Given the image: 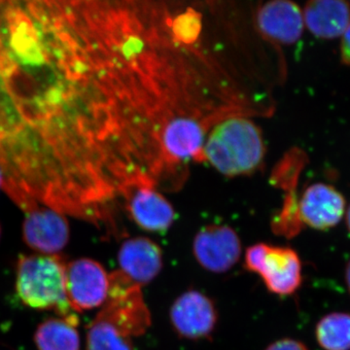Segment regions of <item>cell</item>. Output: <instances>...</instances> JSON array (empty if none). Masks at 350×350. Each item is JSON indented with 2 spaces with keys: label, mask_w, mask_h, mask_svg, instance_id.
<instances>
[{
  "label": "cell",
  "mask_w": 350,
  "mask_h": 350,
  "mask_svg": "<svg viewBox=\"0 0 350 350\" xmlns=\"http://www.w3.org/2000/svg\"><path fill=\"white\" fill-rule=\"evenodd\" d=\"M206 162L226 176L256 172L266 155L262 131L247 116L223 119L207 133L204 144Z\"/></svg>",
  "instance_id": "2"
},
{
  "label": "cell",
  "mask_w": 350,
  "mask_h": 350,
  "mask_svg": "<svg viewBox=\"0 0 350 350\" xmlns=\"http://www.w3.org/2000/svg\"><path fill=\"white\" fill-rule=\"evenodd\" d=\"M257 31L262 39L275 44L291 45L303 34V11L292 0H269L257 9Z\"/></svg>",
  "instance_id": "9"
},
{
  "label": "cell",
  "mask_w": 350,
  "mask_h": 350,
  "mask_svg": "<svg viewBox=\"0 0 350 350\" xmlns=\"http://www.w3.org/2000/svg\"><path fill=\"white\" fill-rule=\"evenodd\" d=\"M118 262L122 273L142 286L153 282L162 271V248L145 237L126 239L120 247Z\"/></svg>",
  "instance_id": "13"
},
{
  "label": "cell",
  "mask_w": 350,
  "mask_h": 350,
  "mask_svg": "<svg viewBox=\"0 0 350 350\" xmlns=\"http://www.w3.org/2000/svg\"><path fill=\"white\" fill-rule=\"evenodd\" d=\"M266 350H308V349L300 340L285 338L269 345Z\"/></svg>",
  "instance_id": "18"
},
{
  "label": "cell",
  "mask_w": 350,
  "mask_h": 350,
  "mask_svg": "<svg viewBox=\"0 0 350 350\" xmlns=\"http://www.w3.org/2000/svg\"><path fill=\"white\" fill-rule=\"evenodd\" d=\"M66 258L24 255L17 262L16 291L25 306L53 310L64 319L73 314L66 293Z\"/></svg>",
  "instance_id": "3"
},
{
  "label": "cell",
  "mask_w": 350,
  "mask_h": 350,
  "mask_svg": "<svg viewBox=\"0 0 350 350\" xmlns=\"http://www.w3.org/2000/svg\"><path fill=\"white\" fill-rule=\"evenodd\" d=\"M340 59L345 66H350V23L344 33L340 42Z\"/></svg>",
  "instance_id": "19"
},
{
  "label": "cell",
  "mask_w": 350,
  "mask_h": 350,
  "mask_svg": "<svg viewBox=\"0 0 350 350\" xmlns=\"http://www.w3.org/2000/svg\"><path fill=\"white\" fill-rule=\"evenodd\" d=\"M241 239L232 228L226 225H209L197 232L193 241L196 261L207 271L224 273L239 261Z\"/></svg>",
  "instance_id": "8"
},
{
  "label": "cell",
  "mask_w": 350,
  "mask_h": 350,
  "mask_svg": "<svg viewBox=\"0 0 350 350\" xmlns=\"http://www.w3.org/2000/svg\"><path fill=\"white\" fill-rule=\"evenodd\" d=\"M98 317L133 340L144 335L152 323L150 310L145 303L142 286L121 271L110 273L107 299Z\"/></svg>",
  "instance_id": "4"
},
{
  "label": "cell",
  "mask_w": 350,
  "mask_h": 350,
  "mask_svg": "<svg viewBox=\"0 0 350 350\" xmlns=\"http://www.w3.org/2000/svg\"><path fill=\"white\" fill-rule=\"evenodd\" d=\"M315 338L324 350H350V313L332 312L319 320Z\"/></svg>",
  "instance_id": "16"
},
{
  "label": "cell",
  "mask_w": 350,
  "mask_h": 350,
  "mask_svg": "<svg viewBox=\"0 0 350 350\" xmlns=\"http://www.w3.org/2000/svg\"><path fill=\"white\" fill-rule=\"evenodd\" d=\"M181 92L137 0H0V170L25 213L96 226L154 186Z\"/></svg>",
  "instance_id": "1"
},
{
  "label": "cell",
  "mask_w": 350,
  "mask_h": 350,
  "mask_svg": "<svg viewBox=\"0 0 350 350\" xmlns=\"http://www.w3.org/2000/svg\"><path fill=\"white\" fill-rule=\"evenodd\" d=\"M244 267L261 276L267 289L278 296L296 293L303 282L300 257L290 247L254 244L246 250Z\"/></svg>",
  "instance_id": "5"
},
{
  "label": "cell",
  "mask_w": 350,
  "mask_h": 350,
  "mask_svg": "<svg viewBox=\"0 0 350 350\" xmlns=\"http://www.w3.org/2000/svg\"><path fill=\"white\" fill-rule=\"evenodd\" d=\"M126 211L144 231L165 232L175 218L174 207L160 190L152 186L133 189L125 198Z\"/></svg>",
  "instance_id": "12"
},
{
  "label": "cell",
  "mask_w": 350,
  "mask_h": 350,
  "mask_svg": "<svg viewBox=\"0 0 350 350\" xmlns=\"http://www.w3.org/2000/svg\"><path fill=\"white\" fill-rule=\"evenodd\" d=\"M347 229H349V231L350 232V206L349 207V211H347Z\"/></svg>",
  "instance_id": "21"
},
{
  "label": "cell",
  "mask_w": 350,
  "mask_h": 350,
  "mask_svg": "<svg viewBox=\"0 0 350 350\" xmlns=\"http://www.w3.org/2000/svg\"><path fill=\"white\" fill-rule=\"evenodd\" d=\"M172 329L178 337L209 340L218 323V310L211 297L190 289L177 297L170 310Z\"/></svg>",
  "instance_id": "6"
},
{
  "label": "cell",
  "mask_w": 350,
  "mask_h": 350,
  "mask_svg": "<svg viewBox=\"0 0 350 350\" xmlns=\"http://www.w3.org/2000/svg\"><path fill=\"white\" fill-rule=\"evenodd\" d=\"M345 208V198L340 192L327 184L317 183L306 189L297 204V213L301 225L325 231L340 223Z\"/></svg>",
  "instance_id": "10"
},
{
  "label": "cell",
  "mask_w": 350,
  "mask_h": 350,
  "mask_svg": "<svg viewBox=\"0 0 350 350\" xmlns=\"http://www.w3.org/2000/svg\"><path fill=\"white\" fill-rule=\"evenodd\" d=\"M23 232L29 247L45 254L59 252L69 239L66 219L63 214L47 207L27 211Z\"/></svg>",
  "instance_id": "11"
},
{
  "label": "cell",
  "mask_w": 350,
  "mask_h": 350,
  "mask_svg": "<svg viewBox=\"0 0 350 350\" xmlns=\"http://www.w3.org/2000/svg\"><path fill=\"white\" fill-rule=\"evenodd\" d=\"M2 181H3V175H2L1 170H0V185H1Z\"/></svg>",
  "instance_id": "22"
},
{
  "label": "cell",
  "mask_w": 350,
  "mask_h": 350,
  "mask_svg": "<svg viewBox=\"0 0 350 350\" xmlns=\"http://www.w3.org/2000/svg\"><path fill=\"white\" fill-rule=\"evenodd\" d=\"M108 290L109 275L100 262L88 258L66 262V293L71 310L83 312L103 306Z\"/></svg>",
  "instance_id": "7"
},
{
  "label": "cell",
  "mask_w": 350,
  "mask_h": 350,
  "mask_svg": "<svg viewBox=\"0 0 350 350\" xmlns=\"http://www.w3.org/2000/svg\"><path fill=\"white\" fill-rule=\"evenodd\" d=\"M64 319H49L38 326L34 342L38 350H80L79 333Z\"/></svg>",
  "instance_id": "15"
},
{
  "label": "cell",
  "mask_w": 350,
  "mask_h": 350,
  "mask_svg": "<svg viewBox=\"0 0 350 350\" xmlns=\"http://www.w3.org/2000/svg\"><path fill=\"white\" fill-rule=\"evenodd\" d=\"M345 282H347V288H349L350 293V260L349 262H347V267H345Z\"/></svg>",
  "instance_id": "20"
},
{
  "label": "cell",
  "mask_w": 350,
  "mask_h": 350,
  "mask_svg": "<svg viewBox=\"0 0 350 350\" xmlns=\"http://www.w3.org/2000/svg\"><path fill=\"white\" fill-rule=\"evenodd\" d=\"M304 23L315 38L335 39L344 33L350 23L347 0H308Z\"/></svg>",
  "instance_id": "14"
},
{
  "label": "cell",
  "mask_w": 350,
  "mask_h": 350,
  "mask_svg": "<svg viewBox=\"0 0 350 350\" xmlns=\"http://www.w3.org/2000/svg\"><path fill=\"white\" fill-rule=\"evenodd\" d=\"M87 350H135L133 338L96 315L87 327Z\"/></svg>",
  "instance_id": "17"
}]
</instances>
